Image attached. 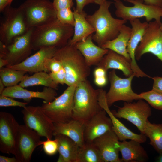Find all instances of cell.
I'll list each match as a JSON object with an SVG mask.
<instances>
[{"instance_id": "20", "label": "cell", "mask_w": 162, "mask_h": 162, "mask_svg": "<svg viewBox=\"0 0 162 162\" xmlns=\"http://www.w3.org/2000/svg\"><path fill=\"white\" fill-rule=\"evenodd\" d=\"M102 109L85 123V142H92L96 138L112 130L111 120Z\"/></svg>"}, {"instance_id": "14", "label": "cell", "mask_w": 162, "mask_h": 162, "mask_svg": "<svg viewBox=\"0 0 162 162\" xmlns=\"http://www.w3.org/2000/svg\"><path fill=\"white\" fill-rule=\"evenodd\" d=\"M161 22L155 20L148 22V27L135 52V58L139 61L146 53H150L162 62V31Z\"/></svg>"}, {"instance_id": "35", "label": "cell", "mask_w": 162, "mask_h": 162, "mask_svg": "<svg viewBox=\"0 0 162 162\" xmlns=\"http://www.w3.org/2000/svg\"><path fill=\"white\" fill-rule=\"evenodd\" d=\"M41 145H43L44 151L48 155H53L58 152V143L56 139H47L46 141H41Z\"/></svg>"}, {"instance_id": "45", "label": "cell", "mask_w": 162, "mask_h": 162, "mask_svg": "<svg viewBox=\"0 0 162 162\" xmlns=\"http://www.w3.org/2000/svg\"><path fill=\"white\" fill-rule=\"evenodd\" d=\"M0 162H20L15 156L10 158L4 156L0 155Z\"/></svg>"}, {"instance_id": "19", "label": "cell", "mask_w": 162, "mask_h": 162, "mask_svg": "<svg viewBox=\"0 0 162 162\" xmlns=\"http://www.w3.org/2000/svg\"><path fill=\"white\" fill-rule=\"evenodd\" d=\"M119 141L114 131L109 130L93 142L104 162H122L119 157Z\"/></svg>"}, {"instance_id": "37", "label": "cell", "mask_w": 162, "mask_h": 162, "mask_svg": "<svg viewBox=\"0 0 162 162\" xmlns=\"http://www.w3.org/2000/svg\"><path fill=\"white\" fill-rule=\"evenodd\" d=\"M44 66L47 72H57L63 68L61 62L54 57L47 59Z\"/></svg>"}, {"instance_id": "38", "label": "cell", "mask_w": 162, "mask_h": 162, "mask_svg": "<svg viewBox=\"0 0 162 162\" xmlns=\"http://www.w3.org/2000/svg\"><path fill=\"white\" fill-rule=\"evenodd\" d=\"M53 81L56 84L63 85L65 83L66 74L63 68L57 72L49 74Z\"/></svg>"}, {"instance_id": "26", "label": "cell", "mask_w": 162, "mask_h": 162, "mask_svg": "<svg viewBox=\"0 0 162 162\" xmlns=\"http://www.w3.org/2000/svg\"><path fill=\"white\" fill-rule=\"evenodd\" d=\"M58 143V162H76L79 146L68 136L62 134L54 136Z\"/></svg>"}, {"instance_id": "5", "label": "cell", "mask_w": 162, "mask_h": 162, "mask_svg": "<svg viewBox=\"0 0 162 162\" xmlns=\"http://www.w3.org/2000/svg\"><path fill=\"white\" fill-rule=\"evenodd\" d=\"M2 12L0 41L4 44H9L14 38L24 34L31 28L28 26L19 7L15 8L8 5Z\"/></svg>"}, {"instance_id": "2", "label": "cell", "mask_w": 162, "mask_h": 162, "mask_svg": "<svg viewBox=\"0 0 162 162\" xmlns=\"http://www.w3.org/2000/svg\"><path fill=\"white\" fill-rule=\"evenodd\" d=\"M112 3L106 0L100 5L99 9L93 14L87 15L86 17L95 29V34L92 36L93 40L101 47L107 41L116 38L122 26L127 21L112 16L109 10Z\"/></svg>"}, {"instance_id": "27", "label": "cell", "mask_w": 162, "mask_h": 162, "mask_svg": "<svg viewBox=\"0 0 162 162\" xmlns=\"http://www.w3.org/2000/svg\"><path fill=\"white\" fill-rule=\"evenodd\" d=\"M73 12L75 20L74 34L68 44L74 46L77 43L92 34L95 32V29L86 20V17L87 14L84 11L79 13L74 8Z\"/></svg>"}, {"instance_id": "29", "label": "cell", "mask_w": 162, "mask_h": 162, "mask_svg": "<svg viewBox=\"0 0 162 162\" xmlns=\"http://www.w3.org/2000/svg\"><path fill=\"white\" fill-rule=\"evenodd\" d=\"M19 85L23 88L38 85L43 86L56 90L58 88V85L53 81L49 74L44 71L35 73L31 76L25 75Z\"/></svg>"}, {"instance_id": "4", "label": "cell", "mask_w": 162, "mask_h": 162, "mask_svg": "<svg viewBox=\"0 0 162 162\" xmlns=\"http://www.w3.org/2000/svg\"><path fill=\"white\" fill-rule=\"evenodd\" d=\"M99 89H95L87 80L76 86L74 95L73 118L86 122L103 109L99 104Z\"/></svg>"}, {"instance_id": "34", "label": "cell", "mask_w": 162, "mask_h": 162, "mask_svg": "<svg viewBox=\"0 0 162 162\" xmlns=\"http://www.w3.org/2000/svg\"><path fill=\"white\" fill-rule=\"evenodd\" d=\"M57 19L62 23L74 26L75 22L74 12L70 8H66L56 11Z\"/></svg>"}, {"instance_id": "1", "label": "cell", "mask_w": 162, "mask_h": 162, "mask_svg": "<svg viewBox=\"0 0 162 162\" xmlns=\"http://www.w3.org/2000/svg\"><path fill=\"white\" fill-rule=\"evenodd\" d=\"M74 32V26L63 24L57 19L47 24L33 27L31 36L33 50L46 47H63L68 44Z\"/></svg>"}, {"instance_id": "6", "label": "cell", "mask_w": 162, "mask_h": 162, "mask_svg": "<svg viewBox=\"0 0 162 162\" xmlns=\"http://www.w3.org/2000/svg\"><path fill=\"white\" fill-rule=\"evenodd\" d=\"M19 7L30 28L42 26L56 19V11L49 0H26Z\"/></svg>"}, {"instance_id": "10", "label": "cell", "mask_w": 162, "mask_h": 162, "mask_svg": "<svg viewBox=\"0 0 162 162\" xmlns=\"http://www.w3.org/2000/svg\"><path fill=\"white\" fill-rule=\"evenodd\" d=\"M134 77L133 74L126 78H122L117 75L114 70L110 72V87L106 94V101L109 107L116 101L130 102L134 100L141 99L140 94L134 92L132 88V82Z\"/></svg>"}, {"instance_id": "25", "label": "cell", "mask_w": 162, "mask_h": 162, "mask_svg": "<svg viewBox=\"0 0 162 162\" xmlns=\"http://www.w3.org/2000/svg\"><path fill=\"white\" fill-rule=\"evenodd\" d=\"M97 66L107 71L111 69L120 70L126 77L134 74L130 62L124 56L111 50H109Z\"/></svg>"}, {"instance_id": "43", "label": "cell", "mask_w": 162, "mask_h": 162, "mask_svg": "<svg viewBox=\"0 0 162 162\" xmlns=\"http://www.w3.org/2000/svg\"><path fill=\"white\" fill-rule=\"evenodd\" d=\"M107 71L104 68L98 66L94 71V77H100L106 76Z\"/></svg>"}, {"instance_id": "23", "label": "cell", "mask_w": 162, "mask_h": 162, "mask_svg": "<svg viewBox=\"0 0 162 162\" xmlns=\"http://www.w3.org/2000/svg\"><path fill=\"white\" fill-rule=\"evenodd\" d=\"M54 124V136L58 134L66 135L74 141L80 147L85 143V123L83 122L73 118L67 122Z\"/></svg>"}, {"instance_id": "52", "label": "cell", "mask_w": 162, "mask_h": 162, "mask_svg": "<svg viewBox=\"0 0 162 162\" xmlns=\"http://www.w3.org/2000/svg\"><path fill=\"white\" fill-rule=\"evenodd\" d=\"M160 28L162 31V22H161V23L160 24Z\"/></svg>"}, {"instance_id": "22", "label": "cell", "mask_w": 162, "mask_h": 162, "mask_svg": "<svg viewBox=\"0 0 162 162\" xmlns=\"http://www.w3.org/2000/svg\"><path fill=\"white\" fill-rule=\"evenodd\" d=\"M93 34L74 45L83 56L87 64L90 67L97 66L109 50L104 49L95 45L93 41Z\"/></svg>"}, {"instance_id": "32", "label": "cell", "mask_w": 162, "mask_h": 162, "mask_svg": "<svg viewBox=\"0 0 162 162\" xmlns=\"http://www.w3.org/2000/svg\"><path fill=\"white\" fill-rule=\"evenodd\" d=\"M26 73L23 71L3 67L0 68V79L6 87L14 86L22 80Z\"/></svg>"}, {"instance_id": "16", "label": "cell", "mask_w": 162, "mask_h": 162, "mask_svg": "<svg viewBox=\"0 0 162 162\" xmlns=\"http://www.w3.org/2000/svg\"><path fill=\"white\" fill-rule=\"evenodd\" d=\"M131 33L127 46V51L131 59V65L135 76L151 78L145 73L138 65L135 58V52L148 27V22H141L139 19L130 21Z\"/></svg>"}, {"instance_id": "9", "label": "cell", "mask_w": 162, "mask_h": 162, "mask_svg": "<svg viewBox=\"0 0 162 162\" xmlns=\"http://www.w3.org/2000/svg\"><path fill=\"white\" fill-rule=\"evenodd\" d=\"M33 28L14 38L7 45L0 41V58L7 61L8 64L6 66L19 64L29 57L33 50L31 42Z\"/></svg>"}, {"instance_id": "41", "label": "cell", "mask_w": 162, "mask_h": 162, "mask_svg": "<svg viewBox=\"0 0 162 162\" xmlns=\"http://www.w3.org/2000/svg\"><path fill=\"white\" fill-rule=\"evenodd\" d=\"M76 2V10L79 13L83 12L84 7L86 5L94 3V0H75Z\"/></svg>"}, {"instance_id": "24", "label": "cell", "mask_w": 162, "mask_h": 162, "mask_svg": "<svg viewBox=\"0 0 162 162\" xmlns=\"http://www.w3.org/2000/svg\"><path fill=\"white\" fill-rule=\"evenodd\" d=\"M141 143L135 140L119 142V151L122 162H145L149 159L148 155Z\"/></svg>"}, {"instance_id": "42", "label": "cell", "mask_w": 162, "mask_h": 162, "mask_svg": "<svg viewBox=\"0 0 162 162\" xmlns=\"http://www.w3.org/2000/svg\"><path fill=\"white\" fill-rule=\"evenodd\" d=\"M107 76L94 77V81L95 84L97 86L102 87L105 86L107 82Z\"/></svg>"}, {"instance_id": "51", "label": "cell", "mask_w": 162, "mask_h": 162, "mask_svg": "<svg viewBox=\"0 0 162 162\" xmlns=\"http://www.w3.org/2000/svg\"><path fill=\"white\" fill-rule=\"evenodd\" d=\"M13 0H10L9 2V5H11V4Z\"/></svg>"}, {"instance_id": "8", "label": "cell", "mask_w": 162, "mask_h": 162, "mask_svg": "<svg viewBox=\"0 0 162 162\" xmlns=\"http://www.w3.org/2000/svg\"><path fill=\"white\" fill-rule=\"evenodd\" d=\"M116 16L127 21L144 17L147 22L153 19L159 22L162 18V8L143 3L142 0H125L134 5H125L121 0H114Z\"/></svg>"}, {"instance_id": "13", "label": "cell", "mask_w": 162, "mask_h": 162, "mask_svg": "<svg viewBox=\"0 0 162 162\" xmlns=\"http://www.w3.org/2000/svg\"><path fill=\"white\" fill-rule=\"evenodd\" d=\"M21 112L25 125L41 137L52 139L54 136V124L41 106H26Z\"/></svg>"}, {"instance_id": "36", "label": "cell", "mask_w": 162, "mask_h": 162, "mask_svg": "<svg viewBox=\"0 0 162 162\" xmlns=\"http://www.w3.org/2000/svg\"><path fill=\"white\" fill-rule=\"evenodd\" d=\"M28 104L27 102L16 101L13 98L2 95H0V106L1 107L20 106L24 108Z\"/></svg>"}, {"instance_id": "18", "label": "cell", "mask_w": 162, "mask_h": 162, "mask_svg": "<svg viewBox=\"0 0 162 162\" xmlns=\"http://www.w3.org/2000/svg\"><path fill=\"white\" fill-rule=\"evenodd\" d=\"M58 48L55 47L41 48L34 55L28 57L22 62L16 65L6 66L16 70L26 72H46L44 64L46 60L53 57Z\"/></svg>"}, {"instance_id": "40", "label": "cell", "mask_w": 162, "mask_h": 162, "mask_svg": "<svg viewBox=\"0 0 162 162\" xmlns=\"http://www.w3.org/2000/svg\"><path fill=\"white\" fill-rule=\"evenodd\" d=\"M152 78L153 80L152 89L162 94V77L154 76Z\"/></svg>"}, {"instance_id": "31", "label": "cell", "mask_w": 162, "mask_h": 162, "mask_svg": "<svg viewBox=\"0 0 162 162\" xmlns=\"http://www.w3.org/2000/svg\"><path fill=\"white\" fill-rule=\"evenodd\" d=\"M76 162H104L98 149L92 142H85L80 147Z\"/></svg>"}, {"instance_id": "15", "label": "cell", "mask_w": 162, "mask_h": 162, "mask_svg": "<svg viewBox=\"0 0 162 162\" xmlns=\"http://www.w3.org/2000/svg\"><path fill=\"white\" fill-rule=\"evenodd\" d=\"M20 124L11 113L0 112V151L14 155L15 140Z\"/></svg>"}, {"instance_id": "30", "label": "cell", "mask_w": 162, "mask_h": 162, "mask_svg": "<svg viewBox=\"0 0 162 162\" xmlns=\"http://www.w3.org/2000/svg\"><path fill=\"white\" fill-rule=\"evenodd\" d=\"M144 134L150 140V144L159 154L162 152V124L151 123L146 124Z\"/></svg>"}, {"instance_id": "48", "label": "cell", "mask_w": 162, "mask_h": 162, "mask_svg": "<svg viewBox=\"0 0 162 162\" xmlns=\"http://www.w3.org/2000/svg\"><path fill=\"white\" fill-rule=\"evenodd\" d=\"M5 87L4 84L1 79H0V94H2L5 89Z\"/></svg>"}, {"instance_id": "3", "label": "cell", "mask_w": 162, "mask_h": 162, "mask_svg": "<svg viewBox=\"0 0 162 162\" xmlns=\"http://www.w3.org/2000/svg\"><path fill=\"white\" fill-rule=\"evenodd\" d=\"M53 57L61 62L65 70V84L68 86L86 80L90 74V67L74 46L68 44L58 48Z\"/></svg>"}, {"instance_id": "7", "label": "cell", "mask_w": 162, "mask_h": 162, "mask_svg": "<svg viewBox=\"0 0 162 162\" xmlns=\"http://www.w3.org/2000/svg\"><path fill=\"white\" fill-rule=\"evenodd\" d=\"M76 85L68 86L62 94L41 107L54 123L68 122L73 119L74 95Z\"/></svg>"}, {"instance_id": "50", "label": "cell", "mask_w": 162, "mask_h": 162, "mask_svg": "<svg viewBox=\"0 0 162 162\" xmlns=\"http://www.w3.org/2000/svg\"><path fill=\"white\" fill-rule=\"evenodd\" d=\"M156 161L162 162V152L160 154L159 157L158 158Z\"/></svg>"}, {"instance_id": "17", "label": "cell", "mask_w": 162, "mask_h": 162, "mask_svg": "<svg viewBox=\"0 0 162 162\" xmlns=\"http://www.w3.org/2000/svg\"><path fill=\"white\" fill-rule=\"evenodd\" d=\"M106 92L99 89V103L101 107L106 112L110 118L112 124V130L121 141L127 140H134L141 143L145 142L147 137L144 134H136L131 131L121 122L113 114L110 109L106 100Z\"/></svg>"}, {"instance_id": "44", "label": "cell", "mask_w": 162, "mask_h": 162, "mask_svg": "<svg viewBox=\"0 0 162 162\" xmlns=\"http://www.w3.org/2000/svg\"><path fill=\"white\" fill-rule=\"evenodd\" d=\"M145 4L154 5L162 8V0H142Z\"/></svg>"}, {"instance_id": "46", "label": "cell", "mask_w": 162, "mask_h": 162, "mask_svg": "<svg viewBox=\"0 0 162 162\" xmlns=\"http://www.w3.org/2000/svg\"><path fill=\"white\" fill-rule=\"evenodd\" d=\"M10 0H0V11L2 12L9 5Z\"/></svg>"}, {"instance_id": "47", "label": "cell", "mask_w": 162, "mask_h": 162, "mask_svg": "<svg viewBox=\"0 0 162 162\" xmlns=\"http://www.w3.org/2000/svg\"><path fill=\"white\" fill-rule=\"evenodd\" d=\"M7 61L2 58H0V68L3 67L4 66H6L8 65Z\"/></svg>"}, {"instance_id": "12", "label": "cell", "mask_w": 162, "mask_h": 162, "mask_svg": "<svg viewBox=\"0 0 162 162\" xmlns=\"http://www.w3.org/2000/svg\"><path fill=\"white\" fill-rule=\"evenodd\" d=\"M41 136L26 125H20L15 140L14 155L20 162H28L32 153L41 145Z\"/></svg>"}, {"instance_id": "11", "label": "cell", "mask_w": 162, "mask_h": 162, "mask_svg": "<svg viewBox=\"0 0 162 162\" xmlns=\"http://www.w3.org/2000/svg\"><path fill=\"white\" fill-rule=\"evenodd\" d=\"M112 111L117 118L125 119L132 123L144 134L146 123L152 115L149 104L142 99L133 102H124L123 106L119 107L117 111Z\"/></svg>"}, {"instance_id": "33", "label": "cell", "mask_w": 162, "mask_h": 162, "mask_svg": "<svg viewBox=\"0 0 162 162\" xmlns=\"http://www.w3.org/2000/svg\"><path fill=\"white\" fill-rule=\"evenodd\" d=\"M141 99L145 100L154 108L162 110V94L152 89L140 94Z\"/></svg>"}, {"instance_id": "21", "label": "cell", "mask_w": 162, "mask_h": 162, "mask_svg": "<svg viewBox=\"0 0 162 162\" xmlns=\"http://www.w3.org/2000/svg\"><path fill=\"white\" fill-rule=\"evenodd\" d=\"M56 90L50 87H45L42 91H32L25 89L18 85L6 87L1 95L13 98L22 99L27 103L32 98H39L43 99L44 103H48L56 98L57 93Z\"/></svg>"}, {"instance_id": "49", "label": "cell", "mask_w": 162, "mask_h": 162, "mask_svg": "<svg viewBox=\"0 0 162 162\" xmlns=\"http://www.w3.org/2000/svg\"><path fill=\"white\" fill-rule=\"evenodd\" d=\"M106 0H94V2L95 4L100 5Z\"/></svg>"}, {"instance_id": "28", "label": "cell", "mask_w": 162, "mask_h": 162, "mask_svg": "<svg viewBox=\"0 0 162 162\" xmlns=\"http://www.w3.org/2000/svg\"><path fill=\"white\" fill-rule=\"evenodd\" d=\"M131 30V28L124 24L117 36L113 39L107 41L101 47L111 50L124 56L131 63V59L127 52V48Z\"/></svg>"}, {"instance_id": "39", "label": "cell", "mask_w": 162, "mask_h": 162, "mask_svg": "<svg viewBox=\"0 0 162 162\" xmlns=\"http://www.w3.org/2000/svg\"><path fill=\"white\" fill-rule=\"evenodd\" d=\"M52 3L56 11L65 8H71L74 4L73 0H53Z\"/></svg>"}]
</instances>
